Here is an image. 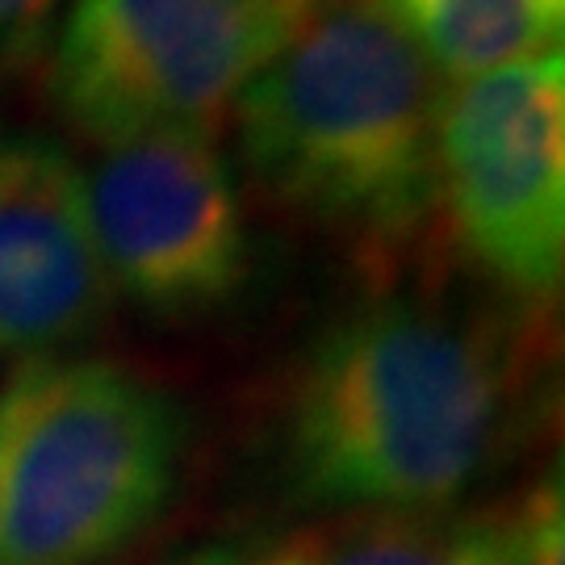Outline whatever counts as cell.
<instances>
[{
    "mask_svg": "<svg viewBox=\"0 0 565 565\" xmlns=\"http://www.w3.org/2000/svg\"><path fill=\"white\" fill-rule=\"evenodd\" d=\"M281 565H524L515 503L473 511H348L277 548Z\"/></svg>",
    "mask_w": 565,
    "mask_h": 565,
    "instance_id": "ba28073f",
    "label": "cell"
},
{
    "mask_svg": "<svg viewBox=\"0 0 565 565\" xmlns=\"http://www.w3.org/2000/svg\"><path fill=\"white\" fill-rule=\"evenodd\" d=\"M524 361L499 315L431 289L369 298L294 382V482L323 507L445 511L511 440Z\"/></svg>",
    "mask_w": 565,
    "mask_h": 565,
    "instance_id": "6da1fadb",
    "label": "cell"
},
{
    "mask_svg": "<svg viewBox=\"0 0 565 565\" xmlns=\"http://www.w3.org/2000/svg\"><path fill=\"white\" fill-rule=\"evenodd\" d=\"M109 302L81 168L60 142L0 135V356H63L105 323Z\"/></svg>",
    "mask_w": 565,
    "mask_h": 565,
    "instance_id": "52a82bcc",
    "label": "cell"
},
{
    "mask_svg": "<svg viewBox=\"0 0 565 565\" xmlns=\"http://www.w3.org/2000/svg\"><path fill=\"white\" fill-rule=\"evenodd\" d=\"M440 81H478L562 51L565 0H377Z\"/></svg>",
    "mask_w": 565,
    "mask_h": 565,
    "instance_id": "9c48e42d",
    "label": "cell"
},
{
    "mask_svg": "<svg viewBox=\"0 0 565 565\" xmlns=\"http://www.w3.org/2000/svg\"><path fill=\"white\" fill-rule=\"evenodd\" d=\"M436 202L490 281L548 302L565 256V60L548 51L445 88Z\"/></svg>",
    "mask_w": 565,
    "mask_h": 565,
    "instance_id": "5b68a950",
    "label": "cell"
},
{
    "mask_svg": "<svg viewBox=\"0 0 565 565\" xmlns=\"http://www.w3.org/2000/svg\"><path fill=\"white\" fill-rule=\"evenodd\" d=\"M84 210L109 285L151 315H205L247 281L239 189L205 135L160 130L105 147Z\"/></svg>",
    "mask_w": 565,
    "mask_h": 565,
    "instance_id": "8992f818",
    "label": "cell"
},
{
    "mask_svg": "<svg viewBox=\"0 0 565 565\" xmlns=\"http://www.w3.org/2000/svg\"><path fill=\"white\" fill-rule=\"evenodd\" d=\"M440 102V72L377 0H315L231 118L243 160L281 202L394 252L436 210Z\"/></svg>",
    "mask_w": 565,
    "mask_h": 565,
    "instance_id": "7a4b0ae2",
    "label": "cell"
},
{
    "mask_svg": "<svg viewBox=\"0 0 565 565\" xmlns=\"http://www.w3.org/2000/svg\"><path fill=\"white\" fill-rule=\"evenodd\" d=\"M181 565H231V562H226L223 548H205V553H193V557L181 562Z\"/></svg>",
    "mask_w": 565,
    "mask_h": 565,
    "instance_id": "7c38bea8",
    "label": "cell"
},
{
    "mask_svg": "<svg viewBox=\"0 0 565 565\" xmlns=\"http://www.w3.org/2000/svg\"><path fill=\"white\" fill-rule=\"evenodd\" d=\"M60 0H0V67L25 63L46 39Z\"/></svg>",
    "mask_w": 565,
    "mask_h": 565,
    "instance_id": "8fae6325",
    "label": "cell"
},
{
    "mask_svg": "<svg viewBox=\"0 0 565 565\" xmlns=\"http://www.w3.org/2000/svg\"><path fill=\"white\" fill-rule=\"evenodd\" d=\"M524 515V565H562L565 562V520H562V482L532 486L520 499Z\"/></svg>",
    "mask_w": 565,
    "mask_h": 565,
    "instance_id": "30bf717a",
    "label": "cell"
},
{
    "mask_svg": "<svg viewBox=\"0 0 565 565\" xmlns=\"http://www.w3.org/2000/svg\"><path fill=\"white\" fill-rule=\"evenodd\" d=\"M184 419L109 361L25 364L0 394V565H105L160 515Z\"/></svg>",
    "mask_w": 565,
    "mask_h": 565,
    "instance_id": "3957f363",
    "label": "cell"
},
{
    "mask_svg": "<svg viewBox=\"0 0 565 565\" xmlns=\"http://www.w3.org/2000/svg\"><path fill=\"white\" fill-rule=\"evenodd\" d=\"M273 4H281V9H289V13L298 18V13H306V9L315 4V0H273Z\"/></svg>",
    "mask_w": 565,
    "mask_h": 565,
    "instance_id": "4fadbf2b",
    "label": "cell"
},
{
    "mask_svg": "<svg viewBox=\"0 0 565 565\" xmlns=\"http://www.w3.org/2000/svg\"><path fill=\"white\" fill-rule=\"evenodd\" d=\"M294 21L273 0H76L51 88L67 121L102 147L160 130L214 139Z\"/></svg>",
    "mask_w": 565,
    "mask_h": 565,
    "instance_id": "277c9868",
    "label": "cell"
},
{
    "mask_svg": "<svg viewBox=\"0 0 565 565\" xmlns=\"http://www.w3.org/2000/svg\"><path fill=\"white\" fill-rule=\"evenodd\" d=\"M256 565H281V557H277V553H273V557H268V562H256Z\"/></svg>",
    "mask_w": 565,
    "mask_h": 565,
    "instance_id": "5bb4252c",
    "label": "cell"
}]
</instances>
